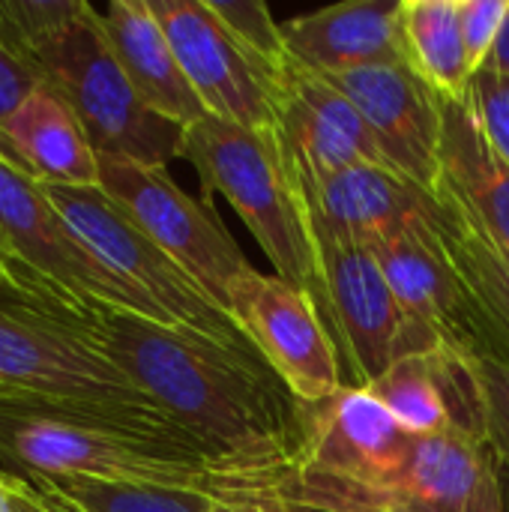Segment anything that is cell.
Segmentation results:
<instances>
[{
	"mask_svg": "<svg viewBox=\"0 0 509 512\" xmlns=\"http://www.w3.org/2000/svg\"><path fill=\"white\" fill-rule=\"evenodd\" d=\"M318 243H372L375 237L429 213L435 195L393 168L357 165L324 177H303Z\"/></svg>",
	"mask_w": 509,
	"mask_h": 512,
	"instance_id": "e0dca14e",
	"label": "cell"
},
{
	"mask_svg": "<svg viewBox=\"0 0 509 512\" xmlns=\"http://www.w3.org/2000/svg\"><path fill=\"white\" fill-rule=\"evenodd\" d=\"M438 198L435 228L438 237L468 285L471 297L483 309L486 321L495 330V345L504 363H509V252L501 249L486 231H480L453 201Z\"/></svg>",
	"mask_w": 509,
	"mask_h": 512,
	"instance_id": "7402d4cb",
	"label": "cell"
},
{
	"mask_svg": "<svg viewBox=\"0 0 509 512\" xmlns=\"http://www.w3.org/2000/svg\"><path fill=\"white\" fill-rule=\"evenodd\" d=\"M192 90L210 117L249 126H279V99L288 78L264 69L213 15L207 0H150Z\"/></svg>",
	"mask_w": 509,
	"mask_h": 512,
	"instance_id": "4fadbf2b",
	"label": "cell"
},
{
	"mask_svg": "<svg viewBox=\"0 0 509 512\" xmlns=\"http://www.w3.org/2000/svg\"><path fill=\"white\" fill-rule=\"evenodd\" d=\"M87 339L216 459L261 477L294 465L303 411L252 351L129 312H84Z\"/></svg>",
	"mask_w": 509,
	"mask_h": 512,
	"instance_id": "6da1fadb",
	"label": "cell"
},
{
	"mask_svg": "<svg viewBox=\"0 0 509 512\" xmlns=\"http://www.w3.org/2000/svg\"><path fill=\"white\" fill-rule=\"evenodd\" d=\"M432 195L453 201L509 252V165L492 144L471 99H444L441 177Z\"/></svg>",
	"mask_w": 509,
	"mask_h": 512,
	"instance_id": "d6986e66",
	"label": "cell"
},
{
	"mask_svg": "<svg viewBox=\"0 0 509 512\" xmlns=\"http://www.w3.org/2000/svg\"><path fill=\"white\" fill-rule=\"evenodd\" d=\"M9 474V471H6ZM9 489H12V510L15 512H45V507L39 504V495L33 489L30 480L9 474Z\"/></svg>",
	"mask_w": 509,
	"mask_h": 512,
	"instance_id": "4dcf8cb0",
	"label": "cell"
},
{
	"mask_svg": "<svg viewBox=\"0 0 509 512\" xmlns=\"http://www.w3.org/2000/svg\"><path fill=\"white\" fill-rule=\"evenodd\" d=\"M303 447L291 471L375 486L393 477L414 444L396 417L366 390L342 387L318 405H300Z\"/></svg>",
	"mask_w": 509,
	"mask_h": 512,
	"instance_id": "9a60e30c",
	"label": "cell"
},
{
	"mask_svg": "<svg viewBox=\"0 0 509 512\" xmlns=\"http://www.w3.org/2000/svg\"><path fill=\"white\" fill-rule=\"evenodd\" d=\"M483 72H495V75H501V78H509V12L507 18H504V24H501L498 42H495V48H492V54H489V60H486V66H483ZM477 75H480V72H477Z\"/></svg>",
	"mask_w": 509,
	"mask_h": 512,
	"instance_id": "1f68e13d",
	"label": "cell"
},
{
	"mask_svg": "<svg viewBox=\"0 0 509 512\" xmlns=\"http://www.w3.org/2000/svg\"><path fill=\"white\" fill-rule=\"evenodd\" d=\"M0 156L42 186H99V153L48 87H36L0 123Z\"/></svg>",
	"mask_w": 509,
	"mask_h": 512,
	"instance_id": "ffe728a7",
	"label": "cell"
},
{
	"mask_svg": "<svg viewBox=\"0 0 509 512\" xmlns=\"http://www.w3.org/2000/svg\"><path fill=\"white\" fill-rule=\"evenodd\" d=\"M435 213L438 198L429 213L375 237L366 246L375 252L405 318L420 339L423 354L441 348L498 354L495 330L456 273L438 237Z\"/></svg>",
	"mask_w": 509,
	"mask_h": 512,
	"instance_id": "30bf717a",
	"label": "cell"
},
{
	"mask_svg": "<svg viewBox=\"0 0 509 512\" xmlns=\"http://www.w3.org/2000/svg\"><path fill=\"white\" fill-rule=\"evenodd\" d=\"M30 483L75 504L81 512H216V507L222 504L201 492L132 486V483H93V480H30Z\"/></svg>",
	"mask_w": 509,
	"mask_h": 512,
	"instance_id": "cb8c5ba5",
	"label": "cell"
},
{
	"mask_svg": "<svg viewBox=\"0 0 509 512\" xmlns=\"http://www.w3.org/2000/svg\"><path fill=\"white\" fill-rule=\"evenodd\" d=\"M42 87L39 78L33 75V69L15 57L3 42H0V123L15 114L21 108V102L36 90Z\"/></svg>",
	"mask_w": 509,
	"mask_h": 512,
	"instance_id": "f546056e",
	"label": "cell"
},
{
	"mask_svg": "<svg viewBox=\"0 0 509 512\" xmlns=\"http://www.w3.org/2000/svg\"><path fill=\"white\" fill-rule=\"evenodd\" d=\"M18 291H45V288H36L30 285L27 279H21L3 258H0V294H18ZM48 294V291H45ZM54 297V294H51Z\"/></svg>",
	"mask_w": 509,
	"mask_h": 512,
	"instance_id": "d6a6232c",
	"label": "cell"
},
{
	"mask_svg": "<svg viewBox=\"0 0 509 512\" xmlns=\"http://www.w3.org/2000/svg\"><path fill=\"white\" fill-rule=\"evenodd\" d=\"M102 24L126 78L147 108L183 129L207 117L150 0H114L102 12Z\"/></svg>",
	"mask_w": 509,
	"mask_h": 512,
	"instance_id": "44dd1931",
	"label": "cell"
},
{
	"mask_svg": "<svg viewBox=\"0 0 509 512\" xmlns=\"http://www.w3.org/2000/svg\"><path fill=\"white\" fill-rule=\"evenodd\" d=\"M0 396H9V393H6V390H3V387H0Z\"/></svg>",
	"mask_w": 509,
	"mask_h": 512,
	"instance_id": "74e56055",
	"label": "cell"
},
{
	"mask_svg": "<svg viewBox=\"0 0 509 512\" xmlns=\"http://www.w3.org/2000/svg\"><path fill=\"white\" fill-rule=\"evenodd\" d=\"M216 512H237V510H231V507H225V504H219V507H216Z\"/></svg>",
	"mask_w": 509,
	"mask_h": 512,
	"instance_id": "d590c367",
	"label": "cell"
},
{
	"mask_svg": "<svg viewBox=\"0 0 509 512\" xmlns=\"http://www.w3.org/2000/svg\"><path fill=\"white\" fill-rule=\"evenodd\" d=\"M509 0H459V18H462V39H465V54L471 75L483 72L501 24L507 18Z\"/></svg>",
	"mask_w": 509,
	"mask_h": 512,
	"instance_id": "83f0119b",
	"label": "cell"
},
{
	"mask_svg": "<svg viewBox=\"0 0 509 512\" xmlns=\"http://www.w3.org/2000/svg\"><path fill=\"white\" fill-rule=\"evenodd\" d=\"M99 189L228 309L234 279L252 264L207 204L183 192L168 168L120 156H99Z\"/></svg>",
	"mask_w": 509,
	"mask_h": 512,
	"instance_id": "9c48e42d",
	"label": "cell"
},
{
	"mask_svg": "<svg viewBox=\"0 0 509 512\" xmlns=\"http://www.w3.org/2000/svg\"><path fill=\"white\" fill-rule=\"evenodd\" d=\"M321 297L318 306L339 336L351 384L369 387L396 360L423 354L375 252L363 243H318Z\"/></svg>",
	"mask_w": 509,
	"mask_h": 512,
	"instance_id": "7c38bea8",
	"label": "cell"
},
{
	"mask_svg": "<svg viewBox=\"0 0 509 512\" xmlns=\"http://www.w3.org/2000/svg\"><path fill=\"white\" fill-rule=\"evenodd\" d=\"M180 159H186L210 207L219 192L243 219L276 276L321 297V261L300 171L279 126L249 129L219 117H201L183 129Z\"/></svg>",
	"mask_w": 509,
	"mask_h": 512,
	"instance_id": "277c9868",
	"label": "cell"
},
{
	"mask_svg": "<svg viewBox=\"0 0 509 512\" xmlns=\"http://www.w3.org/2000/svg\"><path fill=\"white\" fill-rule=\"evenodd\" d=\"M468 99L477 108L492 144L509 165V78H501L495 72L474 75Z\"/></svg>",
	"mask_w": 509,
	"mask_h": 512,
	"instance_id": "f1b7e54d",
	"label": "cell"
},
{
	"mask_svg": "<svg viewBox=\"0 0 509 512\" xmlns=\"http://www.w3.org/2000/svg\"><path fill=\"white\" fill-rule=\"evenodd\" d=\"M387 512H417V510H387Z\"/></svg>",
	"mask_w": 509,
	"mask_h": 512,
	"instance_id": "8d00e7d4",
	"label": "cell"
},
{
	"mask_svg": "<svg viewBox=\"0 0 509 512\" xmlns=\"http://www.w3.org/2000/svg\"><path fill=\"white\" fill-rule=\"evenodd\" d=\"M81 6L84 0H0V42L24 60L36 45L69 27Z\"/></svg>",
	"mask_w": 509,
	"mask_h": 512,
	"instance_id": "484cf974",
	"label": "cell"
},
{
	"mask_svg": "<svg viewBox=\"0 0 509 512\" xmlns=\"http://www.w3.org/2000/svg\"><path fill=\"white\" fill-rule=\"evenodd\" d=\"M45 192L84 246L129 285L165 327L192 330L228 348L258 354L234 315L168 258L99 186H45Z\"/></svg>",
	"mask_w": 509,
	"mask_h": 512,
	"instance_id": "52a82bcc",
	"label": "cell"
},
{
	"mask_svg": "<svg viewBox=\"0 0 509 512\" xmlns=\"http://www.w3.org/2000/svg\"><path fill=\"white\" fill-rule=\"evenodd\" d=\"M81 315L45 291L0 294V387L93 408L135 432L201 447L87 339Z\"/></svg>",
	"mask_w": 509,
	"mask_h": 512,
	"instance_id": "3957f363",
	"label": "cell"
},
{
	"mask_svg": "<svg viewBox=\"0 0 509 512\" xmlns=\"http://www.w3.org/2000/svg\"><path fill=\"white\" fill-rule=\"evenodd\" d=\"M0 249L9 267L36 288L78 312H129L147 321L159 315L123 285L72 231L42 183L0 156Z\"/></svg>",
	"mask_w": 509,
	"mask_h": 512,
	"instance_id": "ba28073f",
	"label": "cell"
},
{
	"mask_svg": "<svg viewBox=\"0 0 509 512\" xmlns=\"http://www.w3.org/2000/svg\"><path fill=\"white\" fill-rule=\"evenodd\" d=\"M477 384L480 432L501 465H509V363L495 354H468Z\"/></svg>",
	"mask_w": 509,
	"mask_h": 512,
	"instance_id": "4316f807",
	"label": "cell"
},
{
	"mask_svg": "<svg viewBox=\"0 0 509 512\" xmlns=\"http://www.w3.org/2000/svg\"><path fill=\"white\" fill-rule=\"evenodd\" d=\"M0 512H15L12 510V489H9V474H0Z\"/></svg>",
	"mask_w": 509,
	"mask_h": 512,
	"instance_id": "e575fe53",
	"label": "cell"
},
{
	"mask_svg": "<svg viewBox=\"0 0 509 512\" xmlns=\"http://www.w3.org/2000/svg\"><path fill=\"white\" fill-rule=\"evenodd\" d=\"M24 63L42 87L69 105L99 156L162 168H168L171 159H180L183 126L159 117L141 102L105 36L102 12L90 3L81 6L69 27L36 45Z\"/></svg>",
	"mask_w": 509,
	"mask_h": 512,
	"instance_id": "8992f818",
	"label": "cell"
},
{
	"mask_svg": "<svg viewBox=\"0 0 509 512\" xmlns=\"http://www.w3.org/2000/svg\"><path fill=\"white\" fill-rule=\"evenodd\" d=\"M0 258H3V249H0ZM3 261H6V258H3ZM6 264H9V261H6Z\"/></svg>",
	"mask_w": 509,
	"mask_h": 512,
	"instance_id": "f35d334b",
	"label": "cell"
},
{
	"mask_svg": "<svg viewBox=\"0 0 509 512\" xmlns=\"http://www.w3.org/2000/svg\"><path fill=\"white\" fill-rule=\"evenodd\" d=\"M0 462L27 480H93L201 492L234 504L252 480L201 447L135 432L123 420L36 396H0Z\"/></svg>",
	"mask_w": 509,
	"mask_h": 512,
	"instance_id": "7a4b0ae2",
	"label": "cell"
},
{
	"mask_svg": "<svg viewBox=\"0 0 509 512\" xmlns=\"http://www.w3.org/2000/svg\"><path fill=\"white\" fill-rule=\"evenodd\" d=\"M228 312L300 405H318L348 387L333 330L309 291L249 267L228 291Z\"/></svg>",
	"mask_w": 509,
	"mask_h": 512,
	"instance_id": "8fae6325",
	"label": "cell"
},
{
	"mask_svg": "<svg viewBox=\"0 0 509 512\" xmlns=\"http://www.w3.org/2000/svg\"><path fill=\"white\" fill-rule=\"evenodd\" d=\"M33 489H36L39 504L45 507V512H81L75 504H69V501H63V498H57V495H51V492H45V489H39V486H33Z\"/></svg>",
	"mask_w": 509,
	"mask_h": 512,
	"instance_id": "836d02e7",
	"label": "cell"
},
{
	"mask_svg": "<svg viewBox=\"0 0 509 512\" xmlns=\"http://www.w3.org/2000/svg\"><path fill=\"white\" fill-rule=\"evenodd\" d=\"M297 512H507V486L495 450L465 429L414 438L405 465L375 483L357 486L300 471L264 480L252 507Z\"/></svg>",
	"mask_w": 509,
	"mask_h": 512,
	"instance_id": "5b68a950",
	"label": "cell"
},
{
	"mask_svg": "<svg viewBox=\"0 0 509 512\" xmlns=\"http://www.w3.org/2000/svg\"><path fill=\"white\" fill-rule=\"evenodd\" d=\"M324 78L363 114L390 168L435 192L441 177L444 99L408 63L363 66Z\"/></svg>",
	"mask_w": 509,
	"mask_h": 512,
	"instance_id": "5bb4252c",
	"label": "cell"
},
{
	"mask_svg": "<svg viewBox=\"0 0 509 512\" xmlns=\"http://www.w3.org/2000/svg\"><path fill=\"white\" fill-rule=\"evenodd\" d=\"M402 36L408 66L441 96L465 99L471 66L462 39L459 0H402Z\"/></svg>",
	"mask_w": 509,
	"mask_h": 512,
	"instance_id": "603a6c76",
	"label": "cell"
},
{
	"mask_svg": "<svg viewBox=\"0 0 509 512\" xmlns=\"http://www.w3.org/2000/svg\"><path fill=\"white\" fill-rule=\"evenodd\" d=\"M213 15L228 27V33L276 78H288L294 63L288 54L282 21L273 18L270 6L261 0H207Z\"/></svg>",
	"mask_w": 509,
	"mask_h": 512,
	"instance_id": "d4e9b609",
	"label": "cell"
},
{
	"mask_svg": "<svg viewBox=\"0 0 509 512\" xmlns=\"http://www.w3.org/2000/svg\"><path fill=\"white\" fill-rule=\"evenodd\" d=\"M279 132L303 177L357 165L390 168L354 102L324 75L291 69L279 99Z\"/></svg>",
	"mask_w": 509,
	"mask_h": 512,
	"instance_id": "2e32d148",
	"label": "cell"
},
{
	"mask_svg": "<svg viewBox=\"0 0 509 512\" xmlns=\"http://www.w3.org/2000/svg\"><path fill=\"white\" fill-rule=\"evenodd\" d=\"M291 63L315 75L408 63L402 0H348L282 21Z\"/></svg>",
	"mask_w": 509,
	"mask_h": 512,
	"instance_id": "ac0fdd59",
	"label": "cell"
}]
</instances>
